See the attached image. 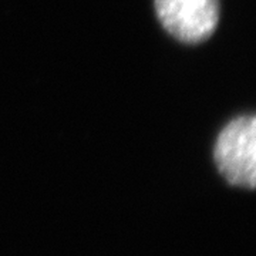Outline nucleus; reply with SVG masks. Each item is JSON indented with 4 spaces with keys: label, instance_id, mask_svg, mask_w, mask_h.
Listing matches in <instances>:
<instances>
[{
    "label": "nucleus",
    "instance_id": "1",
    "mask_svg": "<svg viewBox=\"0 0 256 256\" xmlns=\"http://www.w3.org/2000/svg\"><path fill=\"white\" fill-rule=\"evenodd\" d=\"M215 164L232 185L250 188L256 185V118L242 116L220 131L214 150Z\"/></svg>",
    "mask_w": 256,
    "mask_h": 256
},
{
    "label": "nucleus",
    "instance_id": "2",
    "mask_svg": "<svg viewBox=\"0 0 256 256\" xmlns=\"http://www.w3.org/2000/svg\"><path fill=\"white\" fill-rule=\"evenodd\" d=\"M165 30L182 43H201L214 33L220 20L218 0H156Z\"/></svg>",
    "mask_w": 256,
    "mask_h": 256
}]
</instances>
